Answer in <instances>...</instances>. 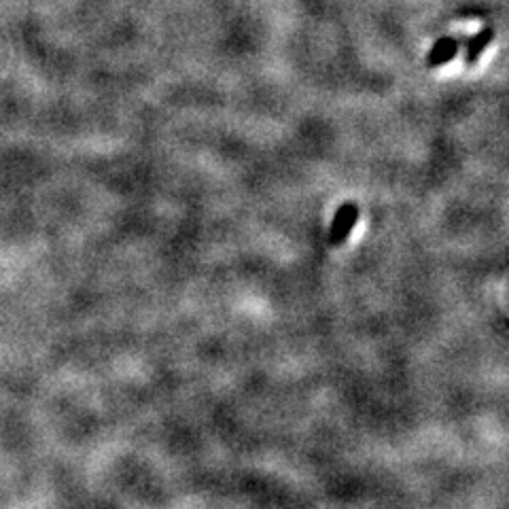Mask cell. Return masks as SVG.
Returning a JSON list of instances; mask_svg holds the SVG:
<instances>
[{
    "mask_svg": "<svg viewBox=\"0 0 509 509\" xmlns=\"http://www.w3.org/2000/svg\"><path fill=\"white\" fill-rule=\"evenodd\" d=\"M356 219H359V208H356V204L344 202L342 206L335 210L334 223H331V242H334V245H342V242L348 238L350 229L354 227Z\"/></svg>",
    "mask_w": 509,
    "mask_h": 509,
    "instance_id": "6da1fadb",
    "label": "cell"
},
{
    "mask_svg": "<svg viewBox=\"0 0 509 509\" xmlns=\"http://www.w3.org/2000/svg\"><path fill=\"white\" fill-rule=\"evenodd\" d=\"M458 49H461V41L456 36L437 38L426 54V68H439L452 62L458 55Z\"/></svg>",
    "mask_w": 509,
    "mask_h": 509,
    "instance_id": "7a4b0ae2",
    "label": "cell"
},
{
    "mask_svg": "<svg viewBox=\"0 0 509 509\" xmlns=\"http://www.w3.org/2000/svg\"><path fill=\"white\" fill-rule=\"evenodd\" d=\"M493 41H494V28H490V25H486V28H482L477 35L471 36L467 41V49H464V64H467V66H474V64L482 57L484 49H486Z\"/></svg>",
    "mask_w": 509,
    "mask_h": 509,
    "instance_id": "3957f363",
    "label": "cell"
}]
</instances>
